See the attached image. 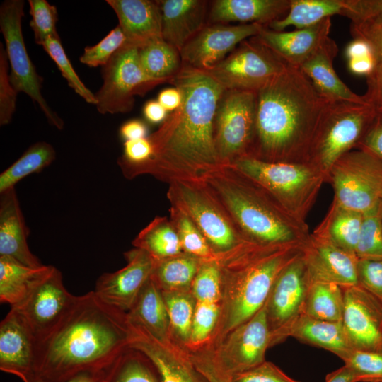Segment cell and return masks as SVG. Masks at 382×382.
Listing matches in <instances>:
<instances>
[{
  "instance_id": "obj_1",
  "label": "cell",
  "mask_w": 382,
  "mask_h": 382,
  "mask_svg": "<svg viewBox=\"0 0 382 382\" xmlns=\"http://www.w3.org/2000/svg\"><path fill=\"white\" fill-rule=\"evenodd\" d=\"M168 83L180 91L181 103L148 137L152 146L151 158L142 164L120 168L127 179L151 175L168 184L201 179L221 163L214 125L224 89L208 72L183 64Z\"/></svg>"
},
{
  "instance_id": "obj_2",
  "label": "cell",
  "mask_w": 382,
  "mask_h": 382,
  "mask_svg": "<svg viewBox=\"0 0 382 382\" xmlns=\"http://www.w3.org/2000/svg\"><path fill=\"white\" fill-rule=\"evenodd\" d=\"M127 313L94 292L77 296L57 326L36 345L35 375L66 382L81 374L99 376L128 347Z\"/></svg>"
},
{
  "instance_id": "obj_3",
  "label": "cell",
  "mask_w": 382,
  "mask_h": 382,
  "mask_svg": "<svg viewBox=\"0 0 382 382\" xmlns=\"http://www.w3.org/2000/svg\"><path fill=\"white\" fill-rule=\"evenodd\" d=\"M255 134L248 155L267 161L306 162L330 102L300 68L286 64L257 93Z\"/></svg>"
},
{
  "instance_id": "obj_4",
  "label": "cell",
  "mask_w": 382,
  "mask_h": 382,
  "mask_svg": "<svg viewBox=\"0 0 382 382\" xmlns=\"http://www.w3.org/2000/svg\"><path fill=\"white\" fill-rule=\"evenodd\" d=\"M301 247L262 244L245 239L225 251L216 253L221 300L212 345H218L263 307L277 277L300 254Z\"/></svg>"
},
{
  "instance_id": "obj_5",
  "label": "cell",
  "mask_w": 382,
  "mask_h": 382,
  "mask_svg": "<svg viewBox=\"0 0 382 382\" xmlns=\"http://www.w3.org/2000/svg\"><path fill=\"white\" fill-rule=\"evenodd\" d=\"M247 238L262 244L303 245L306 224L290 216L260 184L233 163H221L202 178Z\"/></svg>"
},
{
  "instance_id": "obj_6",
  "label": "cell",
  "mask_w": 382,
  "mask_h": 382,
  "mask_svg": "<svg viewBox=\"0 0 382 382\" xmlns=\"http://www.w3.org/2000/svg\"><path fill=\"white\" fill-rule=\"evenodd\" d=\"M264 187L294 219L306 224L326 176L308 162L267 161L245 155L233 162Z\"/></svg>"
},
{
  "instance_id": "obj_7",
  "label": "cell",
  "mask_w": 382,
  "mask_h": 382,
  "mask_svg": "<svg viewBox=\"0 0 382 382\" xmlns=\"http://www.w3.org/2000/svg\"><path fill=\"white\" fill-rule=\"evenodd\" d=\"M376 114L368 103L329 102L315 132L308 162L327 178L335 162L362 138Z\"/></svg>"
},
{
  "instance_id": "obj_8",
  "label": "cell",
  "mask_w": 382,
  "mask_h": 382,
  "mask_svg": "<svg viewBox=\"0 0 382 382\" xmlns=\"http://www.w3.org/2000/svg\"><path fill=\"white\" fill-rule=\"evenodd\" d=\"M167 197L170 205L180 209L190 218L216 253L225 251L248 239L202 179L178 180L170 183Z\"/></svg>"
},
{
  "instance_id": "obj_9",
  "label": "cell",
  "mask_w": 382,
  "mask_h": 382,
  "mask_svg": "<svg viewBox=\"0 0 382 382\" xmlns=\"http://www.w3.org/2000/svg\"><path fill=\"white\" fill-rule=\"evenodd\" d=\"M23 0H6L0 6V30L10 66V81L18 93L27 94L38 105L48 123L62 129L64 120L48 105L42 93L43 79L29 57L22 32Z\"/></svg>"
},
{
  "instance_id": "obj_10",
  "label": "cell",
  "mask_w": 382,
  "mask_h": 382,
  "mask_svg": "<svg viewBox=\"0 0 382 382\" xmlns=\"http://www.w3.org/2000/svg\"><path fill=\"white\" fill-rule=\"evenodd\" d=\"M328 179L334 190L333 202L342 207L364 213L382 200V161L364 150L344 154Z\"/></svg>"
},
{
  "instance_id": "obj_11",
  "label": "cell",
  "mask_w": 382,
  "mask_h": 382,
  "mask_svg": "<svg viewBox=\"0 0 382 382\" xmlns=\"http://www.w3.org/2000/svg\"><path fill=\"white\" fill-rule=\"evenodd\" d=\"M102 77L103 84L95 93L101 114L130 112L136 96L163 83L146 74L139 60V47L127 42L102 67Z\"/></svg>"
},
{
  "instance_id": "obj_12",
  "label": "cell",
  "mask_w": 382,
  "mask_h": 382,
  "mask_svg": "<svg viewBox=\"0 0 382 382\" xmlns=\"http://www.w3.org/2000/svg\"><path fill=\"white\" fill-rule=\"evenodd\" d=\"M257 92L224 90L214 116V139L221 163H233L250 152L255 134Z\"/></svg>"
},
{
  "instance_id": "obj_13",
  "label": "cell",
  "mask_w": 382,
  "mask_h": 382,
  "mask_svg": "<svg viewBox=\"0 0 382 382\" xmlns=\"http://www.w3.org/2000/svg\"><path fill=\"white\" fill-rule=\"evenodd\" d=\"M286 64L253 37L207 72L224 90L257 92Z\"/></svg>"
},
{
  "instance_id": "obj_14",
  "label": "cell",
  "mask_w": 382,
  "mask_h": 382,
  "mask_svg": "<svg viewBox=\"0 0 382 382\" xmlns=\"http://www.w3.org/2000/svg\"><path fill=\"white\" fill-rule=\"evenodd\" d=\"M76 298L64 286L61 272L52 266L29 294L11 308L26 325L37 345L62 320Z\"/></svg>"
},
{
  "instance_id": "obj_15",
  "label": "cell",
  "mask_w": 382,
  "mask_h": 382,
  "mask_svg": "<svg viewBox=\"0 0 382 382\" xmlns=\"http://www.w3.org/2000/svg\"><path fill=\"white\" fill-rule=\"evenodd\" d=\"M309 283V275L301 250L279 273L265 303L271 332V346L287 338L290 326L301 313Z\"/></svg>"
},
{
  "instance_id": "obj_16",
  "label": "cell",
  "mask_w": 382,
  "mask_h": 382,
  "mask_svg": "<svg viewBox=\"0 0 382 382\" xmlns=\"http://www.w3.org/2000/svg\"><path fill=\"white\" fill-rule=\"evenodd\" d=\"M127 320L128 347L141 352L149 359L161 382H209L196 367L188 349L171 336L156 337L143 326Z\"/></svg>"
},
{
  "instance_id": "obj_17",
  "label": "cell",
  "mask_w": 382,
  "mask_h": 382,
  "mask_svg": "<svg viewBox=\"0 0 382 382\" xmlns=\"http://www.w3.org/2000/svg\"><path fill=\"white\" fill-rule=\"evenodd\" d=\"M212 346L219 364L231 376L265 361L266 351L271 347L265 305L218 345Z\"/></svg>"
},
{
  "instance_id": "obj_18",
  "label": "cell",
  "mask_w": 382,
  "mask_h": 382,
  "mask_svg": "<svg viewBox=\"0 0 382 382\" xmlns=\"http://www.w3.org/2000/svg\"><path fill=\"white\" fill-rule=\"evenodd\" d=\"M264 27L259 23L231 25L207 23L180 50L183 64L207 71L249 37L257 35Z\"/></svg>"
},
{
  "instance_id": "obj_19",
  "label": "cell",
  "mask_w": 382,
  "mask_h": 382,
  "mask_svg": "<svg viewBox=\"0 0 382 382\" xmlns=\"http://www.w3.org/2000/svg\"><path fill=\"white\" fill-rule=\"evenodd\" d=\"M343 293L342 323L352 348L382 352V303L359 284Z\"/></svg>"
},
{
  "instance_id": "obj_20",
  "label": "cell",
  "mask_w": 382,
  "mask_h": 382,
  "mask_svg": "<svg viewBox=\"0 0 382 382\" xmlns=\"http://www.w3.org/2000/svg\"><path fill=\"white\" fill-rule=\"evenodd\" d=\"M301 255L311 281L331 282L343 289L359 284L358 257L328 238L313 232L303 243Z\"/></svg>"
},
{
  "instance_id": "obj_21",
  "label": "cell",
  "mask_w": 382,
  "mask_h": 382,
  "mask_svg": "<svg viewBox=\"0 0 382 382\" xmlns=\"http://www.w3.org/2000/svg\"><path fill=\"white\" fill-rule=\"evenodd\" d=\"M125 257L127 264L124 267L99 277L94 292L106 303L127 313L149 279L154 260L136 248L126 252Z\"/></svg>"
},
{
  "instance_id": "obj_22",
  "label": "cell",
  "mask_w": 382,
  "mask_h": 382,
  "mask_svg": "<svg viewBox=\"0 0 382 382\" xmlns=\"http://www.w3.org/2000/svg\"><path fill=\"white\" fill-rule=\"evenodd\" d=\"M36 341L11 308L0 323V369L23 382L35 375Z\"/></svg>"
},
{
  "instance_id": "obj_23",
  "label": "cell",
  "mask_w": 382,
  "mask_h": 382,
  "mask_svg": "<svg viewBox=\"0 0 382 382\" xmlns=\"http://www.w3.org/2000/svg\"><path fill=\"white\" fill-rule=\"evenodd\" d=\"M330 17L320 23L290 32L275 31L264 26L254 37L287 64L300 67L329 37Z\"/></svg>"
},
{
  "instance_id": "obj_24",
  "label": "cell",
  "mask_w": 382,
  "mask_h": 382,
  "mask_svg": "<svg viewBox=\"0 0 382 382\" xmlns=\"http://www.w3.org/2000/svg\"><path fill=\"white\" fill-rule=\"evenodd\" d=\"M156 1L161 16L162 38L180 52L207 24L208 1Z\"/></svg>"
},
{
  "instance_id": "obj_25",
  "label": "cell",
  "mask_w": 382,
  "mask_h": 382,
  "mask_svg": "<svg viewBox=\"0 0 382 382\" xmlns=\"http://www.w3.org/2000/svg\"><path fill=\"white\" fill-rule=\"evenodd\" d=\"M28 233L15 188L1 193L0 256L32 267L43 265L29 248Z\"/></svg>"
},
{
  "instance_id": "obj_26",
  "label": "cell",
  "mask_w": 382,
  "mask_h": 382,
  "mask_svg": "<svg viewBox=\"0 0 382 382\" xmlns=\"http://www.w3.org/2000/svg\"><path fill=\"white\" fill-rule=\"evenodd\" d=\"M115 11L127 42L139 47L162 37L161 16L156 1L106 0Z\"/></svg>"
},
{
  "instance_id": "obj_27",
  "label": "cell",
  "mask_w": 382,
  "mask_h": 382,
  "mask_svg": "<svg viewBox=\"0 0 382 382\" xmlns=\"http://www.w3.org/2000/svg\"><path fill=\"white\" fill-rule=\"evenodd\" d=\"M337 51L336 43L328 37L299 68L328 100L367 103L364 96L351 91L335 71L332 62Z\"/></svg>"
},
{
  "instance_id": "obj_28",
  "label": "cell",
  "mask_w": 382,
  "mask_h": 382,
  "mask_svg": "<svg viewBox=\"0 0 382 382\" xmlns=\"http://www.w3.org/2000/svg\"><path fill=\"white\" fill-rule=\"evenodd\" d=\"M291 0H215L212 1L207 23L241 22L267 26L287 13Z\"/></svg>"
},
{
  "instance_id": "obj_29",
  "label": "cell",
  "mask_w": 382,
  "mask_h": 382,
  "mask_svg": "<svg viewBox=\"0 0 382 382\" xmlns=\"http://www.w3.org/2000/svg\"><path fill=\"white\" fill-rule=\"evenodd\" d=\"M286 337L334 353L340 357L352 349L342 321H329L301 314L290 326Z\"/></svg>"
},
{
  "instance_id": "obj_30",
  "label": "cell",
  "mask_w": 382,
  "mask_h": 382,
  "mask_svg": "<svg viewBox=\"0 0 382 382\" xmlns=\"http://www.w3.org/2000/svg\"><path fill=\"white\" fill-rule=\"evenodd\" d=\"M52 265L26 266L17 260L0 256V301L11 307L20 303L49 272Z\"/></svg>"
},
{
  "instance_id": "obj_31",
  "label": "cell",
  "mask_w": 382,
  "mask_h": 382,
  "mask_svg": "<svg viewBox=\"0 0 382 382\" xmlns=\"http://www.w3.org/2000/svg\"><path fill=\"white\" fill-rule=\"evenodd\" d=\"M127 316L130 321L143 326L156 337L170 336L169 318L162 293L150 277Z\"/></svg>"
},
{
  "instance_id": "obj_32",
  "label": "cell",
  "mask_w": 382,
  "mask_h": 382,
  "mask_svg": "<svg viewBox=\"0 0 382 382\" xmlns=\"http://www.w3.org/2000/svg\"><path fill=\"white\" fill-rule=\"evenodd\" d=\"M347 8V0H291L286 16L267 27L275 31L291 25L296 29L308 28L332 15L344 16Z\"/></svg>"
},
{
  "instance_id": "obj_33",
  "label": "cell",
  "mask_w": 382,
  "mask_h": 382,
  "mask_svg": "<svg viewBox=\"0 0 382 382\" xmlns=\"http://www.w3.org/2000/svg\"><path fill=\"white\" fill-rule=\"evenodd\" d=\"M362 220L363 213L342 207L332 202L323 221L313 232L356 255Z\"/></svg>"
},
{
  "instance_id": "obj_34",
  "label": "cell",
  "mask_w": 382,
  "mask_h": 382,
  "mask_svg": "<svg viewBox=\"0 0 382 382\" xmlns=\"http://www.w3.org/2000/svg\"><path fill=\"white\" fill-rule=\"evenodd\" d=\"M202 262L184 252L154 260L150 278L161 291H189Z\"/></svg>"
},
{
  "instance_id": "obj_35",
  "label": "cell",
  "mask_w": 382,
  "mask_h": 382,
  "mask_svg": "<svg viewBox=\"0 0 382 382\" xmlns=\"http://www.w3.org/2000/svg\"><path fill=\"white\" fill-rule=\"evenodd\" d=\"M132 245L147 253L154 260L183 253L178 236L166 216L155 217L138 233Z\"/></svg>"
},
{
  "instance_id": "obj_36",
  "label": "cell",
  "mask_w": 382,
  "mask_h": 382,
  "mask_svg": "<svg viewBox=\"0 0 382 382\" xmlns=\"http://www.w3.org/2000/svg\"><path fill=\"white\" fill-rule=\"evenodd\" d=\"M97 382H161L149 359L141 352L127 348L98 376Z\"/></svg>"
},
{
  "instance_id": "obj_37",
  "label": "cell",
  "mask_w": 382,
  "mask_h": 382,
  "mask_svg": "<svg viewBox=\"0 0 382 382\" xmlns=\"http://www.w3.org/2000/svg\"><path fill=\"white\" fill-rule=\"evenodd\" d=\"M343 307V288L331 282L310 280L301 314L320 320L342 321Z\"/></svg>"
},
{
  "instance_id": "obj_38",
  "label": "cell",
  "mask_w": 382,
  "mask_h": 382,
  "mask_svg": "<svg viewBox=\"0 0 382 382\" xmlns=\"http://www.w3.org/2000/svg\"><path fill=\"white\" fill-rule=\"evenodd\" d=\"M139 60L148 76L162 83L168 82L183 66L180 51L162 37L139 47Z\"/></svg>"
},
{
  "instance_id": "obj_39",
  "label": "cell",
  "mask_w": 382,
  "mask_h": 382,
  "mask_svg": "<svg viewBox=\"0 0 382 382\" xmlns=\"http://www.w3.org/2000/svg\"><path fill=\"white\" fill-rule=\"evenodd\" d=\"M56 158L54 147L45 141L30 146L23 154L0 175V194L14 188L25 177L39 173Z\"/></svg>"
},
{
  "instance_id": "obj_40",
  "label": "cell",
  "mask_w": 382,
  "mask_h": 382,
  "mask_svg": "<svg viewBox=\"0 0 382 382\" xmlns=\"http://www.w3.org/2000/svg\"><path fill=\"white\" fill-rule=\"evenodd\" d=\"M161 293L168 314L170 336L187 348L197 301L191 290Z\"/></svg>"
},
{
  "instance_id": "obj_41",
  "label": "cell",
  "mask_w": 382,
  "mask_h": 382,
  "mask_svg": "<svg viewBox=\"0 0 382 382\" xmlns=\"http://www.w3.org/2000/svg\"><path fill=\"white\" fill-rule=\"evenodd\" d=\"M170 220L178 236L184 253L202 261L212 260L216 257V252L185 213L171 205Z\"/></svg>"
},
{
  "instance_id": "obj_42",
  "label": "cell",
  "mask_w": 382,
  "mask_h": 382,
  "mask_svg": "<svg viewBox=\"0 0 382 382\" xmlns=\"http://www.w3.org/2000/svg\"><path fill=\"white\" fill-rule=\"evenodd\" d=\"M355 254L359 260L382 258V200L363 213Z\"/></svg>"
},
{
  "instance_id": "obj_43",
  "label": "cell",
  "mask_w": 382,
  "mask_h": 382,
  "mask_svg": "<svg viewBox=\"0 0 382 382\" xmlns=\"http://www.w3.org/2000/svg\"><path fill=\"white\" fill-rule=\"evenodd\" d=\"M41 46L56 64L69 86L86 103L96 105L95 93L85 86L75 71L64 51L59 34L47 38Z\"/></svg>"
},
{
  "instance_id": "obj_44",
  "label": "cell",
  "mask_w": 382,
  "mask_h": 382,
  "mask_svg": "<svg viewBox=\"0 0 382 382\" xmlns=\"http://www.w3.org/2000/svg\"><path fill=\"white\" fill-rule=\"evenodd\" d=\"M220 313V303L197 301L187 349L195 350L211 344Z\"/></svg>"
},
{
  "instance_id": "obj_45",
  "label": "cell",
  "mask_w": 382,
  "mask_h": 382,
  "mask_svg": "<svg viewBox=\"0 0 382 382\" xmlns=\"http://www.w3.org/2000/svg\"><path fill=\"white\" fill-rule=\"evenodd\" d=\"M340 358L352 370L355 382H382V352L352 349Z\"/></svg>"
},
{
  "instance_id": "obj_46",
  "label": "cell",
  "mask_w": 382,
  "mask_h": 382,
  "mask_svg": "<svg viewBox=\"0 0 382 382\" xmlns=\"http://www.w3.org/2000/svg\"><path fill=\"white\" fill-rule=\"evenodd\" d=\"M190 290L197 302L220 303L221 274L216 258L202 261L193 279Z\"/></svg>"
},
{
  "instance_id": "obj_47",
  "label": "cell",
  "mask_w": 382,
  "mask_h": 382,
  "mask_svg": "<svg viewBox=\"0 0 382 382\" xmlns=\"http://www.w3.org/2000/svg\"><path fill=\"white\" fill-rule=\"evenodd\" d=\"M126 42L127 38L117 25L96 45L86 47L79 61L89 67H103Z\"/></svg>"
},
{
  "instance_id": "obj_48",
  "label": "cell",
  "mask_w": 382,
  "mask_h": 382,
  "mask_svg": "<svg viewBox=\"0 0 382 382\" xmlns=\"http://www.w3.org/2000/svg\"><path fill=\"white\" fill-rule=\"evenodd\" d=\"M28 3L31 16L30 26L33 31L35 42L42 45L47 38L57 34V9L46 0H29Z\"/></svg>"
},
{
  "instance_id": "obj_49",
  "label": "cell",
  "mask_w": 382,
  "mask_h": 382,
  "mask_svg": "<svg viewBox=\"0 0 382 382\" xmlns=\"http://www.w3.org/2000/svg\"><path fill=\"white\" fill-rule=\"evenodd\" d=\"M10 66L6 49L0 43V125H8L16 111L18 93L11 83Z\"/></svg>"
},
{
  "instance_id": "obj_50",
  "label": "cell",
  "mask_w": 382,
  "mask_h": 382,
  "mask_svg": "<svg viewBox=\"0 0 382 382\" xmlns=\"http://www.w3.org/2000/svg\"><path fill=\"white\" fill-rule=\"evenodd\" d=\"M189 352L196 367L209 382H231L232 376L221 366L212 345Z\"/></svg>"
},
{
  "instance_id": "obj_51",
  "label": "cell",
  "mask_w": 382,
  "mask_h": 382,
  "mask_svg": "<svg viewBox=\"0 0 382 382\" xmlns=\"http://www.w3.org/2000/svg\"><path fill=\"white\" fill-rule=\"evenodd\" d=\"M345 16L354 25H369L382 22V0H347Z\"/></svg>"
},
{
  "instance_id": "obj_52",
  "label": "cell",
  "mask_w": 382,
  "mask_h": 382,
  "mask_svg": "<svg viewBox=\"0 0 382 382\" xmlns=\"http://www.w3.org/2000/svg\"><path fill=\"white\" fill-rule=\"evenodd\" d=\"M231 382H299L289 376L270 361L262 363L236 374Z\"/></svg>"
},
{
  "instance_id": "obj_53",
  "label": "cell",
  "mask_w": 382,
  "mask_h": 382,
  "mask_svg": "<svg viewBox=\"0 0 382 382\" xmlns=\"http://www.w3.org/2000/svg\"><path fill=\"white\" fill-rule=\"evenodd\" d=\"M359 285L382 303V258L358 261Z\"/></svg>"
},
{
  "instance_id": "obj_54",
  "label": "cell",
  "mask_w": 382,
  "mask_h": 382,
  "mask_svg": "<svg viewBox=\"0 0 382 382\" xmlns=\"http://www.w3.org/2000/svg\"><path fill=\"white\" fill-rule=\"evenodd\" d=\"M151 155L152 146L148 137L125 141L123 154L118 158L117 164L120 168L138 166L147 161Z\"/></svg>"
},
{
  "instance_id": "obj_55",
  "label": "cell",
  "mask_w": 382,
  "mask_h": 382,
  "mask_svg": "<svg viewBox=\"0 0 382 382\" xmlns=\"http://www.w3.org/2000/svg\"><path fill=\"white\" fill-rule=\"evenodd\" d=\"M357 146L382 161V112H376Z\"/></svg>"
},
{
  "instance_id": "obj_56",
  "label": "cell",
  "mask_w": 382,
  "mask_h": 382,
  "mask_svg": "<svg viewBox=\"0 0 382 382\" xmlns=\"http://www.w3.org/2000/svg\"><path fill=\"white\" fill-rule=\"evenodd\" d=\"M366 101L376 112H382V59L376 62L374 70L366 77Z\"/></svg>"
},
{
  "instance_id": "obj_57",
  "label": "cell",
  "mask_w": 382,
  "mask_h": 382,
  "mask_svg": "<svg viewBox=\"0 0 382 382\" xmlns=\"http://www.w3.org/2000/svg\"><path fill=\"white\" fill-rule=\"evenodd\" d=\"M354 38L366 40L372 47L376 62L382 59V22L369 25L351 26Z\"/></svg>"
},
{
  "instance_id": "obj_58",
  "label": "cell",
  "mask_w": 382,
  "mask_h": 382,
  "mask_svg": "<svg viewBox=\"0 0 382 382\" xmlns=\"http://www.w3.org/2000/svg\"><path fill=\"white\" fill-rule=\"evenodd\" d=\"M148 128L139 120H131L125 122L120 129V134L125 141L146 138Z\"/></svg>"
},
{
  "instance_id": "obj_59",
  "label": "cell",
  "mask_w": 382,
  "mask_h": 382,
  "mask_svg": "<svg viewBox=\"0 0 382 382\" xmlns=\"http://www.w3.org/2000/svg\"><path fill=\"white\" fill-rule=\"evenodd\" d=\"M376 64L375 56L347 59L349 71L357 76L367 77L374 70Z\"/></svg>"
},
{
  "instance_id": "obj_60",
  "label": "cell",
  "mask_w": 382,
  "mask_h": 382,
  "mask_svg": "<svg viewBox=\"0 0 382 382\" xmlns=\"http://www.w3.org/2000/svg\"><path fill=\"white\" fill-rule=\"evenodd\" d=\"M345 54L347 59L375 56L371 45L361 38H354L350 41L345 48Z\"/></svg>"
},
{
  "instance_id": "obj_61",
  "label": "cell",
  "mask_w": 382,
  "mask_h": 382,
  "mask_svg": "<svg viewBox=\"0 0 382 382\" xmlns=\"http://www.w3.org/2000/svg\"><path fill=\"white\" fill-rule=\"evenodd\" d=\"M157 100L167 112H172L180 106L182 96L180 91L173 86L162 90L158 96Z\"/></svg>"
},
{
  "instance_id": "obj_62",
  "label": "cell",
  "mask_w": 382,
  "mask_h": 382,
  "mask_svg": "<svg viewBox=\"0 0 382 382\" xmlns=\"http://www.w3.org/2000/svg\"><path fill=\"white\" fill-rule=\"evenodd\" d=\"M145 118L151 123H162L168 116V112L157 100L147 101L143 108Z\"/></svg>"
},
{
  "instance_id": "obj_63",
  "label": "cell",
  "mask_w": 382,
  "mask_h": 382,
  "mask_svg": "<svg viewBox=\"0 0 382 382\" xmlns=\"http://www.w3.org/2000/svg\"><path fill=\"white\" fill-rule=\"evenodd\" d=\"M325 382H355L352 370L344 365L326 375Z\"/></svg>"
},
{
  "instance_id": "obj_64",
  "label": "cell",
  "mask_w": 382,
  "mask_h": 382,
  "mask_svg": "<svg viewBox=\"0 0 382 382\" xmlns=\"http://www.w3.org/2000/svg\"><path fill=\"white\" fill-rule=\"evenodd\" d=\"M98 376L92 374H81L66 382H97ZM28 382H46L35 375L31 377Z\"/></svg>"
}]
</instances>
